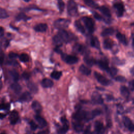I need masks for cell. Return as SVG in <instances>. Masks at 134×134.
<instances>
[{
	"mask_svg": "<svg viewBox=\"0 0 134 134\" xmlns=\"http://www.w3.org/2000/svg\"><path fill=\"white\" fill-rule=\"evenodd\" d=\"M2 85H3V84H2V81L1 80V79H0V90H1L2 87Z\"/></svg>",
	"mask_w": 134,
	"mask_h": 134,
	"instance_id": "db71d44e",
	"label": "cell"
},
{
	"mask_svg": "<svg viewBox=\"0 0 134 134\" xmlns=\"http://www.w3.org/2000/svg\"><path fill=\"white\" fill-rule=\"evenodd\" d=\"M90 44L92 47L96 49H100V42L96 37H92L90 39Z\"/></svg>",
	"mask_w": 134,
	"mask_h": 134,
	"instance_id": "e0dca14e",
	"label": "cell"
},
{
	"mask_svg": "<svg viewBox=\"0 0 134 134\" xmlns=\"http://www.w3.org/2000/svg\"><path fill=\"white\" fill-rule=\"evenodd\" d=\"M96 63L100 68L102 70H105L106 71H108L109 67L108 66V63L107 62V61L104 60H99L96 61Z\"/></svg>",
	"mask_w": 134,
	"mask_h": 134,
	"instance_id": "7c38bea8",
	"label": "cell"
},
{
	"mask_svg": "<svg viewBox=\"0 0 134 134\" xmlns=\"http://www.w3.org/2000/svg\"><path fill=\"white\" fill-rule=\"evenodd\" d=\"M62 59L66 63L69 64H73L78 62L79 59L75 55H68L65 53H61Z\"/></svg>",
	"mask_w": 134,
	"mask_h": 134,
	"instance_id": "277c9868",
	"label": "cell"
},
{
	"mask_svg": "<svg viewBox=\"0 0 134 134\" xmlns=\"http://www.w3.org/2000/svg\"><path fill=\"white\" fill-rule=\"evenodd\" d=\"M74 25H75V27H76V29L79 31H80L82 34L85 33V29H84V27L83 26V25H82V24L79 20H76L74 22Z\"/></svg>",
	"mask_w": 134,
	"mask_h": 134,
	"instance_id": "f546056e",
	"label": "cell"
},
{
	"mask_svg": "<svg viewBox=\"0 0 134 134\" xmlns=\"http://www.w3.org/2000/svg\"><path fill=\"white\" fill-rule=\"evenodd\" d=\"M51 77L55 80H59L62 75V72L60 71H54L51 73Z\"/></svg>",
	"mask_w": 134,
	"mask_h": 134,
	"instance_id": "d6a6232c",
	"label": "cell"
},
{
	"mask_svg": "<svg viewBox=\"0 0 134 134\" xmlns=\"http://www.w3.org/2000/svg\"><path fill=\"white\" fill-rule=\"evenodd\" d=\"M58 7H59V9L60 12H62L64 8V6H65V4L63 1H59L58 2Z\"/></svg>",
	"mask_w": 134,
	"mask_h": 134,
	"instance_id": "f35d334b",
	"label": "cell"
},
{
	"mask_svg": "<svg viewBox=\"0 0 134 134\" xmlns=\"http://www.w3.org/2000/svg\"><path fill=\"white\" fill-rule=\"evenodd\" d=\"M73 50L76 53H83L85 51V48L82 44L76 43L73 47Z\"/></svg>",
	"mask_w": 134,
	"mask_h": 134,
	"instance_id": "484cf974",
	"label": "cell"
},
{
	"mask_svg": "<svg viewBox=\"0 0 134 134\" xmlns=\"http://www.w3.org/2000/svg\"><path fill=\"white\" fill-rule=\"evenodd\" d=\"M131 87L132 88H133L134 89V80L133 81H132L130 84Z\"/></svg>",
	"mask_w": 134,
	"mask_h": 134,
	"instance_id": "816d5d0a",
	"label": "cell"
},
{
	"mask_svg": "<svg viewBox=\"0 0 134 134\" xmlns=\"http://www.w3.org/2000/svg\"><path fill=\"white\" fill-rule=\"evenodd\" d=\"M32 96L29 92H25L21 95L19 100L21 102H29L32 99Z\"/></svg>",
	"mask_w": 134,
	"mask_h": 134,
	"instance_id": "4fadbf2b",
	"label": "cell"
},
{
	"mask_svg": "<svg viewBox=\"0 0 134 134\" xmlns=\"http://www.w3.org/2000/svg\"><path fill=\"white\" fill-rule=\"evenodd\" d=\"M113 62H114V63L117 64V65H121V64H123L124 63V60H121L120 59H119V58H113Z\"/></svg>",
	"mask_w": 134,
	"mask_h": 134,
	"instance_id": "ab89813d",
	"label": "cell"
},
{
	"mask_svg": "<svg viewBox=\"0 0 134 134\" xmlns=\"http://www.w3.org/2000/svg\"><path fill=\"white\" fill-rule=\"evenodd\" d=\"M11 88L14 91V92L16 94H19L21 91V86L17 83L15 82L12 84L10 86Z\"/></svg>",
	"mask_w": 134,
	"mask_h": 134,
	"instance_id": "83f0119b",
	"label": "cell"
},
{
	"mask_svg": "<svg viewBox=\"0 0 134 134\" xmlns=\"http://www.w3.org/2000/svg\"><path fill=\"white\" fill-rule=\"evenodd\" d=\"M73 126L75 131H76L77 132H80L82 131L83 129V125L79 121H76L73 122Z\"/></svg>",
	"mask_w": 134,
	"mask_h": 134,
	"instance_id": "f1b7e54d",
	"label": "cell"
},
{
	"mask_svg": "<svg viewBox=\"0 0 134 134\" xmlns=\"http://www.w3.org/2000/svg\"><path fill=\"white\" fill-rule=\"evenodd\" d=\"M0 134H6V133H4V132H3V133H0Z\"/></svg>",
	"mask_w": 134,
	"mask_h": 134,
	"instance_id": "680465c9",
	"label": "cell"
},
{
	"mask_svg": "<svg viewBox=\"0 0 134 134\" xmlns=\"http://www.w3.org/2000/svg\"><path fill=\"white\" fill-rule=\"evenodd\" d=\"M9 16L7 12L4 9L0 8V19L6 18Z\"/></svg>",
	"mask_w": 134,
	"mask_h": 134,
	"instance_id": "d590c367",
	"label": "cell"
},
{
	"mask_svg": "<svg viewBox=\"0 0 134 134\" xmlns=\"http://www.w3.org/2000/svg\"><path fill=\"white\" fill-rule=\"evenodd\" d=\"M58 35L60 38L63 42H69L72 40V37L70 36L68 32L64 29H60L58 31Z\"/></svg>",
	"mask_w": 134,
	"mask_h": 134,
	"instance_id": "8992f818",
	"label": "cell"
},
{
	"mask_svg": "<svg viewBox=\"0 0 134 134\" xmlns=\"http://www.w3.org/2000/svg\"><path fill=\"white\" fill-rule=\"evenodd\" d=\"M93 14L94 17H95L96 19H98V20H102V19H103V18H102V17L99 14H98V13H97L96 12H93Z\"/></svg>",
	"mask_w": 134,
	"mask_h": 134,
	"instance_id": "7dc6e473",
	"label": "cell"
},
{
	"mask_svg": "<svg viewBox=\"0 0 134 134\" xmlns=\"http://www.w3.org/2000/svg\"><path fill=\"white\" fill-rule=\"evenodd\" d=\"M6 116V115L4 114H2V113H0V118L2 119L4 117H5Z\"/></svg>",
	"mask_w": 134,
	"mask_h": 134,
	"instance_id": "f5cc1de1",
	"label": "cell"
},
{
	"mask_svg": "<svg viewBox=\"0 0 134 134\" xmlns=\"http://www.w3.org/2000/svg\"><path fill=\"white\" fill-rule=\"evenodd\" d=\"M92 100L96 104H102L103 103V99L101 95L96 92H93L92 95Z\"/></svg>",
	"mask_w": 134,
	"mask_h": 134,
	"instance_id": "ba28073f",
	"label": "cell"
},
{
	"mask_svg": "<svg viewBox=\"0 0 134 134\" xmlns=\"http://www.w3.org/2000/svg\"><path fill=\"white\" fill-rule=\"evenodd\" d=\"M22 77L25 80H28L30 77V74L29 73L27 72H24L23 74H22Z\"/></svg>",
	"mask_w": 134,
	"mask_h": 134,
	"instance_id": "ee69618b",
	"label": "cell"
},
{
	"mask_svg": "<svg viewBox=\"0 0 134 134\" xmlns=\"http://www.w3.org/2000/svg\"><path fill=\"white\" fill-rule=\"evenodd\" d=\"M8 57L10 59H13L14 58H16V57H18V55L17 53H15V52H10L8 54Z\"/></svg>",
	"mask_w": 134,
	"mask_h": 134,
	"instance_id": "bcb514c9",
	"label": "cell"
},
{
	"mask_svg": "<svg viewBox=\"0 0 134 134\" xmlns=\"http://www.w3.org/2000/svg\"><path fill=\"white\" fill-rule=\"evenodd\" d=\"M35 118L41 128H43L47 126V121L43 117H41L39 115H37L35 116Z\"/></svg>",
	"mask_w": 134,
	"mask_h": 134,
	"instance_id": "7402d4cb",
	"label": "cell"
},
{
	"mask_svg": "<svg viewBox=\"0 0 134 134\" xmlns=\"http://www.w3.org/2000/svg\"><path fill=\"white\" fill-rule=\"evenodd\" d=\"M29 124H30V127H31V128L32 130H36V129L37 128V127H38L37 125L34 121H32V120L30 121V122H29Z\"/></svg>",
	"mask_w": 134,
	"mask_h": 134,
	"instance_id": "f6af8a7d",
	"label": "cell"
},
{
	"mask_svg": "<svg viewBox=\"0 0 134 134\" xmlns=\"http://www.w3.org/2000/svg\"><path fill=\"white\" fill-rule=\"evenodd\" d=\"M67 10L68 14L71 16H76L78 14L77 6L76 3L73 1H70L68 2Z\"/></svg>",
	"mask_w": 134,
	"mask_h": 134,
	"instance_id": "6da1fadb",
	"label": "cell"
},
{
	"mask_svg": "<svg viewBox=\"0 0 134 134\" xmlns=\"http://www.w3.org/2000/svg\"><path fill=\"white\" fill-rule=\"evenodd\" d=\"M115 80L119 82H124L126 81V79L125 77L119 75V76H117L115 77Z\"/></svg>",
	"mask_w": 134,
	"mask_h": 134,
	"instance_id": "7bdbcfd3",
	"label": "cell"
},
{
	"mask_svg": "<svg viewBox=\"0 0 134 134\" xmlns=\"http://www.w3.org/2000/svg\"><path fill=\"white\" fill-rule=\"evenodd\" d=\"M100 114H101V111L99 109H94L91 112V115H92L93 118L100 115Z\"/></svg>",
	"mask_w": 134,
	"mask_h": 134,
	"instance_id": "60d3db41",
	"label": "cell"
},
{
	"mask_svg": "<svg viewBox=\"0 0 134 134\" xmlns=\"http://www.w3.org/2000/svg\"><path fill=\"white\" fill-rule=\"evenodd\" d=\"M79 71L81 73L85 75H89L91 73V70L83 64L80 66Z\"/></svg>",
	"mask_w": 134,
	"mask_h": 134,
	"instance_id": "603a6c76",
	"label": "cell"
},
{
	"mask_svg": "<svg viewBox=\"0 0 134 134\" xmlns=\"http://www.w3.org/2000/svg\"><path fill=\"white\" fill-rule=\"evenodd\" d=\"M44 132H39L38 133H37V134H44Z\"/></svg>",
	"mask_w": 134,
	"mask_h": 134,
	"instance_id": "6f0895ef",
	"label": "cell"
},
{
	"mask_svg": "<svg viewBox=\"0 0 134 134\" xmlns=\"http://www.w3.org/2000/svg\"><path fill=\"white\" fill-rule=\"evenodd\" d=\"M83 22L84 23L86 28L90 32H93L94 30V21L93 19L87 16L83 17L82 18Z\"/></svg>",
	"mask_w": 134,
	"mask_h": 134,
	"instance_id": "7a4b0ae2",
	"label": "cell"
},
{
	"mask_svg": "<svg viewBox=\"0 0 134 134\" xmlns=\"http://www.w3.org/2000/svg\"><path fill=\"white\" fill-rule=\"evenodd\" d=\"M84 2L85 3V4L90 7H93V8H97L99 7L98 5L95 2L93 1H91V0H86L84 1Z\"/></svg>",
	"mask_w": 134,
	"mask_h": 134,
	"instance_id": "1f68e13d",
	"label": "cell"
},
{
	"mask_svg": "<svg viewBox=\"0 0 134 134\" xmlns=\"http://www.w3.org/2000/svg\"><path fill=\"white\" fill-rule=\"evenodd\" d=\"M9 74H10V76L12 77V78L13 79V80L15 82H17L18 80V79H19V74L15 70H11L9 72Z\"/></svg>",
	"mask_w": 134,
	"mask_h": 134,
	"instance_id": "4dcf8cb0",
	"label": "cell"
},
{
	"mask_svg": "<svg viewBox=\"0 0 134 134\" xmlns=\"http://www.w3.org/2000/svg\"><path fill=\"white\" fill-rule=\"evenodd\" d=\"M132 46L133 49H134V38H133L132 40Z\"/></svg>",
	"mask_w": 134,
	"mask_h": 134,
	"instance_id": "11a10c76",
	"label": "cell"
},
{
	"mask_svg": "<svg viewBox=\"0 0 134 134\" xmlns=\"http://www.w3.org/2000/svg\"><path fill=\"white\" fill-rule=\"evenodd\" d=\"M114 32V28L111 27H108L107 28H105L103 30L102 32L101 35L103 37H106L108 36L112 35Z\"/></svg>",
	"mask_w": 134,
	"mask_h": 134,
	"instance_id": "cb8c5ba5",
	"label": "cell"
},
{
	"mask_svg": "<svg viewBox=\"0 0 134 134\" xmlns=\"http://www.w3.org/2000/svg\"><path fill=\"white\" fill-rule=\"evenodd\" d=\"M70 23V20L65 18H59L56 20L54 23V26L60 29H63L68 27Z\"/></svg>",
	"mask_w": 134,
	"mask_h": 134,
	"instance_id": "3957f363",
	"label": "cell"
},
{
	"mask_svg": "<svg viewBox=\"0 0 134 134\" xmlns=\"http://www.w3.org/2000/svg\"><path fill=\"white\" fill-rule=\"evenodd\" d=\"M19 60L23 62H27L29 61V56L26 53H21L19 57Z\"/></svg>",
	"mask_w": 134,
	"mask_h": 134,
	"instance_id": "e575fe53",
	"label": "cell"
},
{
	"mask_svg": "<svg viewBox=\"0 0 134 134\" xmlns=\"http://www.w3.org/2000/svg\"><path fill=\"white\" fill-rule=\"evenodd\" d=\"M98 9H99L100 12L106 17H110L111 16V13L110 10L108 8L105 6H102L100 7H98Z\"/></svg>",
	"mask_w": 134,
	"mask_h": 134,
	"instance_id": "ffe728a7",
	"label": "cell"
},
{
	"mask_svg": "<svg viewBox=\"0 0 134 134\" xmlns=\"http://www.w3.org/2000/svg\"><path fill=\"white\" fill-rule=\"evenodd\" d=\"M16 20H17V21H19V20H22V19L26 20L27 19H29V17H28L24 13H19V14L16 16Z\"/></svg>",
	"mask_w": 134,
	"mask_h": 134,
	"instance_id": "8d00e7d4",
	"label": "cell"
},
{
	"mask_svg": "<svg viewBox=\"0 0 134 134\" xmlns=\"http://www.w3.org/2000/svg\"><path fill=\"white\" fill-rule=\"evenodd\" d=\"M83 134H93V133L88 129H87V130H85Z\"/></svg>",
	"mask_w": 134,
	"mask_h": 134,
	"instance_id": "681fc988",
	"label": "cell"
},
{
	"mask_svg": "<svg viewBox=\"0 0 134 134\" xmlns=\"http://www.w3.org/2000/svg\"><path fill=\"white\" fill-rule=\"evenodd\" d=\"M41 85L44 88L51 87L53 85V82L51 80L48 78H45L43 79L41 81Z\"/></svg>",
	"mask_w": 134,
	"mask_h": 134,
	"instance_id": "ac0fdd59",
	"label": "cell"
},
{
	"mask_svg": "<svg viewBox=\"0 0 134 134\" xmlns=\"http://www.w3.org/2000/svg\"><path fill=\"white\" fill-rule=\"evenodd\" d=\"M18 119H19V115L17 111L13 110L10 113L9 116V119L11 124L14 125L16 124Z\"/></svg>",
	"mask_w": 134,
	"mask_h": 134,
	"instance_id": "30bf717a",
	"label": "cell"
},
{
	"mask_svg": "<svg viewBox=\"0 0 134 134\" xmlns=\"http://www.w3.org/2000/svg\"><path fill=\"white\" fill-rule=\"evenodd\" d=\"M114 46V42L110 39H106L103 41V47L105 49H111Z\"/></svg>",
	"mask_w": 134,
	"mask_h": 134,
	"instance_id": "44dd1931",
	"label": "cell"
},
{
	"mask_svg": "<svg viewBox=\"0 0 134 134\" xmlns=\"http://www.w3.org/2000/svg\"><path fill=\"white\" fill-rule=\"evenodd\" d=\"M107 72H108V73L111 76H115L116 75V74L117 73V69L116 68L111 67V68H109Z\"/></svg>",
	"mask_w": 134,
	"mask_h": 134,
	"instance_id": "74e56055",
	"label": "cell"
},
{
	"mask_svg": "<svg viewBox=\"0 0 134 134\" xmlns=\"http://www.w3.org/2000/svg\"><path fill=\"white\" fill-rule=\"evenodd\" d=\"M123 122L125 126L131 131H134V124L132 123L131 119L127 116L123 117Z\"/></svg>",
	"mask_w": 134,
	"mask_h": 134,
	"instance_id": "9c48e42d",
	"label": "cell"
},
{
	"mask_svg": "<svg viewBox=\"0 0 134 134\" xmlns=\"http://www.w3.org/2000/svg\"><path fill=\"white\" fill-rule=\"evenodd\" d=\"M120 91L121 94L122 95L123 97L125 98H128L129 97V91L128 90V88L126 86L124 85L121 86L120 88Z\"/></svg>",
	"mask_w": 134,
	"mask_h": 134,
	"instance_id": "d4e9b609",
	"label": "cell"
},
{
	"mask_svg": "<svg viewBox=\"0 0 134 134\" xmlns=\"http://www.w3.org/2000/svg\"><path fill=\"white\" fill-rule=\"evenodd\" d=\"M130 73H131L132 75H134V66L131 68V69H130Z\"/></svg>",
	"mask_w": 134,
	"mask_h": 134,
	"instance_id": "f907efd6",
	"label": "cell"
},
{
	"mask_svg": "<svg viewBox=\"0 0 134 134\" xmlns=\"http://www.w3.org/2000/svg\"><path fill=\"white\" fill-rule=\"evenodd\" d=\"M3 31H4L3 28L2 27H0V33L3 32Z\"/></svg>",
	"mask_w": 134,
	"mask_h": 134,
	"instance_id": "9f6ffc18",
	"label": "cell"
},
{
	"mask_svg": "<svg viewBox=\"0 0 134 134\" xmlns=\"http://www.w3.org/2000/svg\"><path fill=\"white\" fill-rule=\"evenodd\" d=\"M34 30L37 32H44L48 28V26L46 24L41 23L36 25L34 27Z\"/></svg>",
	"mask_w": 134,
	"mask_h": 134,
	"instance_id": "5bb4252c",
	"label": "cell"
},
{
	"mask_svg": "<svg viewBox=\"0 0 134 134\" xmlns=\"http://www.w3.org/2000/svg\"><path fill=\"white\" fill-rule=\"evenodd\" d=\"M4 59V57L3 55H2L1 56H0V65H2L3 63Z\"/></svg>",
	"mask_w": 134,
	"mask_h": 134,
	"instance_id": "c3c4849f",
	"label": "cell"
},
{
	"mask_svg": "<svg viewBox=\"0 0 134 134\" xmlns=\"http://www.w3.org/2000/svg\"><path fill=\"white\" fill-rule=\"evenodd\" d=\"M31 107L33 110L37 114H39L42 110V106L41 104L37 100H35L32 103Z\"/></svg>",
	"mask_w": 134,
	"mask_h": 134,
	"instance_id": "9a60e30c",
	"label": "cell"
},
{
	"mask_svg": "<svg viewBox=\"0 0 134 134\" xmlns=\"http://www.w3.org/2000/svg\"><path fill=\"white\" fill-rule=\"evenodd\" d=\"M94 75L95 77L97 80V81L99 83H100L102 85L107 86L110 84L111 81L109 79L106 78L105 76L102 75L100 73L97 72H95L94 73Z\"/></svg>",
	"mask_w": 134,
	"mask_h": 134,
	"instance_id": "5b68a950",
	"label": "cell"
},
{
	"mask_svg": "<svg viewBox=\"0 0 134 134\" xmlns=\"http://www.w3.org/2000/svg\"><path fill=\"white\" fill-rule=\"evenodd\" d=\"M133 103H134V98H133Z\"/></svg>",
	"mask_w": 134,
	"mask_h": 134,
	"instance_id": "91938a15",
	"label": "cell"
},
{
	"mask_svg": "<svg viewBox=\"0 0 134 134\" xmlns=\"http://www.w3.org/2000/svg\"><path fill=\"white\" fill-rule=\"evenodd\" d=\"M114 8L116 10V14L118 17L122 16L124 12V6L120 2H117L114 3Z\"/></svg>",
	"mask_w": 134,
	"mask_h": 134,
	"instance_id": "52a82bcc",
	"label": "cell"
},
{
	"mask_svg": "<svg viewBox=\"0 0 134 134\" xmlns=\"http://www.w3.org/2000/svg\"><path fill=\"white\" fill-rule=\"evenodd\" d=\"M95 130L98 134H102L104 131L103 124L99 121H96L94 124Z\"/></svg>",
	"mask_w": 134,
	"mask_h": 134,
	"instance_id": "8fae6325",
	"label": "cell"
},
{
	"mask_svg": "<svg viewBox=\"0 0 134 134\" xmlns=\"http://www.w3.org/2000/svg\"><path fill=\"white\" fill-rule=\"evenodd\" d=\"M116 36L117 39L118 40V41L120 43H121L122 44L125 46L127 45V43H128L127 40L124 34H122L120 32H118L116 34Z\"/></svg>",
	"mask_w": 134,
	"mask_h": 134,
	"instance_id": "2e32d148",
	"label": "cell"
},
{
	"mask_svg": "<svg viewBox=\"0 0 134 134\" xmlns=\"http://www.w3.org/2000/svg\"><path fill=\"white\" fill-rule=\"evenodd\" d=\"M9 108V104L8 103H3L0 104V110L8 109Z\"/></svg>",
	"mask_w": 134,
	"mask_h": 134,
	"instance_id": "b9f144b4",
	"label": "cell"
},
{
	"mask_svg": "<svg viewBox=\"0 0 134 134\" xmlns=\"http://www.w3.org/2000/svg\"><path fill=\"white\" fill-rule=\"evenodd\" d=\"M27 85L28 88L29 90V91L31 92L34 93V94H36V93L38 92V87L35 83H34L32 82H29L27 83Z\"/></svg>",
	"mask_w": 134,
	"mask_h": 134,
	"instance_id": "d6986e66",
	"label": "cell"
},
{
	"mask_svg": "<svg viewBox=\"0 0 134 134\" xmlns=\"http://www.w3.org/2000/svg\"><path fill=\"white\" fill-rule=\"evenodd\" d=\"M53 42L57 46H59L61 45L63 42L58 35H55L53 37Z\"/></svg>",
	"mask_w": 134,
	"mask_h": 134,
	"instance_id": "836d02e7",
	"label": "cell"
},
{
	"mask_svg": "<svg viewBox=\"0 0 134 134\" xmlns=\"http://www.w3.org/2000/svg\"><path fill=\"white\" fill-rule=\"evenodd\" d=\"M84 62L90 66H93L94 64L96 63V60L92 57L90 56H86L84 58Z\"/></svg>",
	"mask_w": 134,
	"mask_h": 134,
	"instance_id": "4316f807",
	"label": "cell"
}]
</instances>
